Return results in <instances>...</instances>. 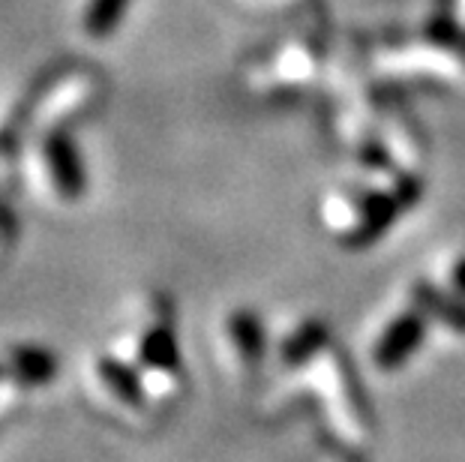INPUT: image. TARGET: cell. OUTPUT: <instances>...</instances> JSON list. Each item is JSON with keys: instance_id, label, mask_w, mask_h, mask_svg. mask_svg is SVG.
<instances>
[{"instance_id": "obj_2", "label": "cell", "mask_w": 465, "mask_h": 462, "mask_svg": "<svg viewBox=\"0 0 465 462\" xmlns=\"http://www.w3.org/2000/svg\"><path fill=\"white\" fill-rule=\"evenodd\" d=\"M105 96L103 75L87 70V66H64L48 84L43 103L36 108L34 133H52V130H73L78 121L91 117Z\"/></svg>"}, {"instance_id": "obj_1", "label": "cell", "mask_w": 465, "mask_h": 462, "mask_svg": "<svg viewBox=\"0 0 465 462\" xmlns=\"http://www.w3.org/2000/svg\"><path fill=\"white\" fill-rule=\"evenodd\" d=\"M31 174L45 199L54 204H78L87 192V169L69 130L34 133Z\"/></svg>"}, {"instance_id": "obj_3", "label": "cell", "mask_w": 465, "mask_h": 462, "mask_svg": "<svg viewBox=\"0 0 465 462\" xmlns=\"http://www.w3.org/2000/svg\"><path fill=\"white\" fill-rule=\"evenodd\" d=\"M84 385L87 397L103 402L114 411H142V388L126 360L112 355H94L84 360Z\"/></svg>"}, {"instance_id": "obj_6", "label": "cell", "mask_w": 465, "mask_h": 462, "mask_svg": "<svg viewBox=\"0 0 465 462\" xmlns=\"http://www.w3.org/2000/svg\"><path fill=\"white\" fill-rule=\"evenodd\" d=\"M18 241V216L13 211V202L0 199V261L9 259Z\"/></svg>"}, {"instance_id": "obj_4", "label": "cell", "mask_w": 465, "mask_h": 462, "mask_svg": "<svg viewBox=\"0 0 465 462\" xmlns=\"http://www.w3.org/2000/svg\"><path fill=\"white\" fill-rule=\"evenodd\" d=\"M0 360H4L6 376L27 393L52 385L57 378V355L52 349L36 346V342H13L0 355Z\"/></svg>"}, {"instance_id": "obj_5", "label": "cell", "mask_w": 465, "mask_h": 462, "mask_svg": "<svg viewBox=\"0 0 465 462\" xmlns=\"http://www.w3.org/2000/svg\"><path fill=\"white\" fill-rule=\"evenodd\" d=\"M130 6V0H82V9H78V31L84 39H94V43H103L108 39L121 18Z\"/></svg>"}]
</instances>
